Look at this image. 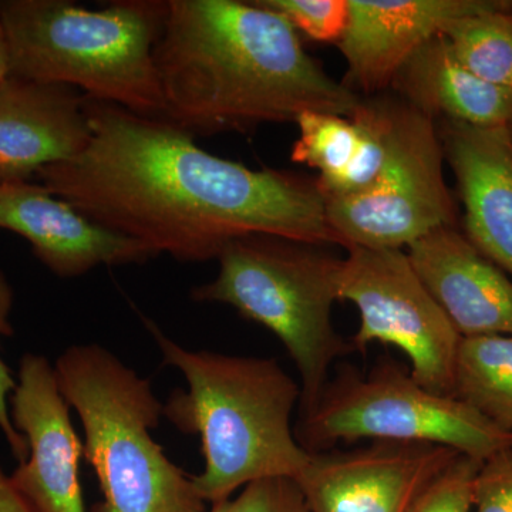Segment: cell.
I'll use <instances>...</instances> for the list:
<instances>
[{
  "label": "cell",
  "mask_w": 512,
  "mask_h": 512,
  "mask_svg": "<svg viewBox=\"0 0 512 512\" xmlns=\"http://www.w3.org/2000/svg\"><path fill=\"white\" fill-rule=\"evenodd\" d=\"M86 100L89 144L36 177L90 220L180 262L217 259L248 235L335 244L316 180L251 170L170 121Z\"/></svg>",
  "instance_id": "1"
},
{
  "label": "cell",
  "mask_w": 512,
  "mask_h": 512,
  "mask_svg": "<svg viewBox=\"0 0 512 512\" xmlns=\"http://www.w3.org/2000/svg\"><path fill=\"white\" fill-rule=\"evenodd\" d=\"M154 60L164 120L191 136L248 133L306 111L350 117L362 104L259 2L170 0Z\"/></svg>",
  "instance_id": "2"
},
{
  "label": "cell",
  "mask_w": 512,
  "mask_h": 512,
  "mask_svg": "<svg viewBox=\"0 0 512 512\" xmlns=\"http://www.w3.org/2000/svg\"><path fill=\"white\" fill-rule=\"evenodd\" d=\"M164 363L187 380L164 403V417L181 433L198 434L204 470L192 476L205 503L228 500L266 478L296 480L312 453L292 429L301 402L296 383L275 359L188 350L144 319Z\"/></svg>",
  "instance_id": "3"
},
{
  "label": "cell",
  "mask_w": 512,
  "mask_h": 512,
  "mask_svg": "<svg viewBox=\"0 0 512 512\" xmlns=\"http://www.w3.org/2000/svg\"><path fill=\"white\" fill-rule=\"evenodd\" d=\"M167 5L120 0L93 10L69 0L0 2L10 76L62 84L87 99L165 119L154 49Z\"/></svg>",
  "instance_id": "4"
},
{
  "label": "cell",
  "mask_w": 512,
  "mask_h": 512,
  "mask_svg": "<svg viewBox=\"0 0 512 512\" xmlns=\"http://www.w3.org/2000/svg\"><path fill=\"white\" fill-rule=\"evenodd\" d=\"M55 375L84 431V458L103 501L92 512H207L192 476L151 436L164 417L150 380L99 345L57 357Z\"/></svg>",
  "instance_id": "5"
},
{
  "label": "cell",
  "mask_w": 512,
  "mask_h": 512,
  "mask_svg": "<svg viewBox=\"0 0 512 512\" xmlns=\"http://www.w3.org/2000/svg\"><path fill=\"white\" fill-rule=\"evenodd\" d=\"M320 245L274 235L229 242L214 281L192 289L191 299L232 306L281 340L301 376L302 414L319 402L330 366L352 352L333 328L342 259Z\"/></svg>",
  "instance_id": "6"
},
{
  "label": "cell",
  "mask_w": 512,
  "mask_h": 512,
  "mask_svg": "<svg viewBox=\"0 0 512 512\" xmlns=\"http://www.w3.org/2000/svg\"><path fill=\"white\" fill-rule=\"evenodd\" d=\"M295 433L309 453L362 439L436 444L481 461L512 448V433L457 397L421 386L392 360L369 376L342 370L311 412L302 414Z\"/></svg>",
  "instance_id": "7"
},
{
  "label": "cell",
  "mask_w": 512,
  "mask_h": 512,
  "mask_svg": "<svg viewBox=\"0 0 512 512\" xmlns=\"http://www.w3.org/2000/svg\"><path fill=\"white\" fill-rule=\"evenodd\" d=\"M444 151L433 119L393 103L389 153L369 190L326 202L335 244L345 248H409L441 227H454L456 207L443 171Z\"/></svg>",
  "instance_id": "8"
},
{
  "label": "cell",
  "mask_w": 512,
  "mask_h": 512,
  "mask_svg": "<svg viewBox=\"0 0 512 512\" xmlns=\"http://www.w3.org/2000/svg\"><path fill=\"white\" fill-rule=\"evenodd\" d=\"M340 262L339 301L352 302L360 325L350 346L402 350L410 375L431 392L453 396L461 335L434 301L403 249L350 247Z\"/></svg>",
  "instance_id": "9"
},
{
  "label": "cell",
  "mask_w": 512,
  "mask_h": 512,
  "mask_svg": "<svg viewBox=\"0 0 512 512\" xmlns=\"http://www.w3.org/2000/svg\"><path fill=\"white\" fill-rule=\"evenodd\" d=\"M10 414L29 456L9 481L29 512H87L80 483L84 446L47 357L26 353L20 359Z\"/></svg>",
  "instance_id": "10"
},
{
  "label": "cell",
  "mask_w": 512,
  "mask_h": 512,
  "mask_svg": "<svg viewBox=\"0 0 512 512\" xmlns=\"http://www.w3.org/2000/svg\"><path fill=\"white\" fill-rule=\"evenodd\" d=\"M458 456L436 444L372 441L355 450L312 453L295 483L311 512H409Z\"/></svg>",
  "instance_id": "11"
},
{
  "label": "cell",
  "mask_w": 512,
  "mask_h": 512,
  "mask_svg": "<svg viewBox=\"0 0 512 512\" xmlns=\"http://www.w3.org/2000/svg\"><path fill=\"white\" fill-rule=\"evenodd\" d=\"M0 229L29 242L33 254L59 278H77L97 266L141 265L160 256L137 239L97 224L45 185L0 184Z\"/></svg>",
  "instance_id": "12"
},
{
  "label": "cell",
  "mask_w": 512,
  "mask_h": 512,
  "mask_svg": "<svg viewBox=\"0 0 512 512\" xmlns=\"http://www.w3.org/2000/svg\"><path fill=\"white\" fill-rule=\"evenodd\" d=\"M500 0H349V22L338 43L350 90L392 86L404 64L450 20L497 9Z\"/></svg>",
  "instance_id": "13"
},
{
  "label": "cell",
  "mask_w": 512,
  "mask_h": 512,
  "mask_svg": "<svg viewBox=\"0 0 512 512\" xmlns=\"http://www.w3.org/2000/svg\"><path fill=\"white\" fill-rule=\"evenodd\" d=\"M86 101L62 84L15 76L0 84V184L79 156L92 136Z\"/></svg>",
  "instance_id": "14"
},
{
  "label": "cell",
  "mask_w": 512,
  "mask_h": 512,
  "mask_svg": "<svg viewBox=\"0 0 512 512\" xmlns=\"http://www.w3.org/2000/svg\"><path fill=\"white\" fill-rule=\"evenodd\" d=\"M410 264L461 338L512 336V281L466 235L441 227L410 245Z\"/></svg>",
  "instance_id": "15"
},
{
  "label": "cell",
  "mask_w": 512,
  "mask_h": 512,
  "mask_svg": "<svg viewBox=\"0 0 512 512\" xmlns=\"http://www.w3.org/2000/svg\"><path fill=\"white\" fill-rule=\"evenodd\" d=\"M444 158L456 175L466 237L512 278V144L508 127L444 121Z\"/></svg>",
  "instance_id": "16"
},
{
  "label": "cell",
  "mask_w": 512,
  "mask_h": 512,
  "mask_svg": "<svg viewBox=\"0 0 512 512\" xmlns=\"http://www.w3.org/2000/svg\"><path fill=\"white\" fill-rule=\"evenodd\" d=\"M392 110L389 101H362L350 117L306 111L296 119L292 161L319 171L325 201L355 197L375 184L389 153Z\"/></svg>",
  "instance_id": "17"
},
{
  "label": "cell",
  "mask_w": 512,
  "mask_h": 512,
  "mask_svg": "<svg viewBox=\"0 0 512 512\" xmlns=\"http://www.w3.org/2000/svg\"><path fill=\"white\" fill-rule=\"evenodd\" d=\"M410 106L433 119L481 128H504L512 121V90L468 72L446 39L437 35L417 50L394 79Z\"/></svg>",
  "instance_id": "18"
},
{
  "label": "cell",
  "mask_w": 512,
  "mask_h": 512,
  "mask_svg": "<svg viewBox=\"0 0 512 512\" xmlns=\"http://www.w3.org/2000/svg\"><path fill=\"white\" fill-rule=\"evenodd\" d=\"M453 396L498 429L512 433V336L461 339Z\"/></svg>",
  "instance_id": "19"
},
{
  "label": "cell",
  "mask_w": 512,
  "mask_h": 512,
  "mask_svg": "<svg viewBox=\"0 0 512 512\" xmlns=\"http://www.w3.org/2000/svg\"><path fill=\"white\" fill-rule=\"evenodd\" d=\"M454 57L484 82L512 90V3L450 20L440 33Z\"/></svg>",
  "instance_id": "20"
},
{
  "label": "cell",
  "mask_w": 512,
  "mask_h": 512,
  "mask_svg": "<svg viewBox=\"0 0 512 512\" xmlns=\"http://www.w3.org/2000/svg\"><path fill=\"white\" fill-rule=\"evenodd\" d=\"M291 23L296 32L323 43H339L349 22V0H258Z\"/></svg>",
  "instance_id": "21"
},
{
  "label": "cell",
  "mask_w": 512,
  "mask_h": 512,
  "mask_svg": "<svg viewBox=\"0 0 512 512\" xmlns=\"http://www.w3.org/2000/svg\"><path fill=\"white\" fill-rule=\"evenodd\" d=\"M481 464L460 454L424 488L409 512H473L474 483Z\"/></svg>",
  "instance_id": "22"
},
{
  "label": "cell",
  "mask_w": 512,
  "mask_h": 512,
  "mask_svg": "<svg viewBox=\"0 0 512 512\" xmlns=\"http://www.w3.org/2000/svg\"><path fill=\"white\" fill-rule=\"evenodd\" d=\"M207 512H311L291 478H266L245 485L238 497L212 504Z\"/></svg>",
  "instance_id": "23"
},
{
  "label": "cell",
  "mask_w": 512,
  "mask_h": 512,
  "mask_svg": "<svg viewBox=\"0 0 512 512\" xmlns=\"http://www.w3.org/2000/svg\"><path fill=\"white\" fill-rule=\"evenodd\" d=\"M13 293L12 285L6 275L0 271V343L3 338H9L13 335L12 322H10V313L13 309ZM16 389V377L13 376L12 370L6 365L5 360L0 356V431L5 437L6 443L10 448L12 456L23 463L29 456L28 441L25 436L16 430L10 414V397Z\"/></svg>",
  "instance_id": "24"
},
{
  "label": "cell",
  "mask_w": 512,
  "mask_h": 512,
  "mask_svg": "<svg viewBox=\"0 0 512 512\" xmlns=\"http://www.w3.org/2000/svg\"><path fill=\"white\" fill-rule=\"evenodd\" d=\"M476 512H512V448L487 458L474 483Z\"/></svg>",
  "instance_id": "25"
},
{
  "label": "cell",
  "mask_w": 512,
  "mask_h": 512,
  "mask_svg": "<svg viewBox=\"0 0 512 512\" xmlns=\"http://www.w3.org/2000/svg\"><path fill=\"white\" fill-rule=\"evenodd\" d=\"M0 512H29L19 495L13 490L2 464H0Z\"/></svg>",
  "instance_id": "26"
},
{
  "label": "cell",
  "mask_w": 512,
  "mask_h": 512,
  "mask_svg": "<svg viewBox=\"0 0 512 512\" xmlns=\"http://www.w3.org/2000/svg\"><path fill=\"white\" fill-rule=\"evenodd\" d=\"M10 76V59L8 42H6L5 30L0 23V84Z\"/></svg>",
  "instance_id": "27"
},
{
  "label": "cell",
  "mask_w": 512,
  "mask_h": 512,
  "mask_svg": "<svg viewBox=\"0 0 512 512\" xmlns=\"http://www.w3.org/2000/svg\"><path fill=\"white\" fill-rule=\"evenodd\" d=\"M508 134H510L511 144H512V121H511L510 126H508Z\"/></svg>",
  "instance_id": "28"
}]
</instances>
